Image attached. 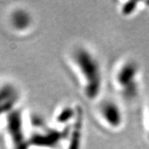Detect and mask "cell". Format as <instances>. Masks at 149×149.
Masks as SVG:
<instances>
[{
  "label": "cell",
  "mask_w": 149,
  "mask_h": 149,
  "mask_svg": "<svg viewBox=\"0 0 149 149\" xmlns=\"http://www.w3.org/2000/svg\"><path fill=\"white\" fill-rule=\"evenodd\" d=\"M68 62L84 97L91 102L99 100L104 89V70L96 54L90 47L78 45L70 51Z\"/></svg>",
  "instance_id": "6da1fadb"
},
{
  "label": "cell",
  "mask_w": 149,
  "mask_h": 149,
  "mask_svg": "<svg viewBox=\"0 0 149 149\" xmlns=\"http://www.w3.org/2000/svg\"><path fill=\"white\" fill-rule=\"evenodd\" d=\"M142 74L139 64L133 59H124L115 67L113 74L114 88L127 101H134L140 95Z\"/></svg>",
  "instance_id": "7a4b0ae2"
},
{
  "label": "cell",
  "mask_w": 149,
  "mask_h": 149,
  "mask_svg": "<svg viewBox=\"0 0 149 149\" xmlns=\"http://www.w3.org/2000/svg\"><path fill=\"white\" fill-rule=\"evenodd\" d=\"M96 114L102 125L111 131H118L124 125L125 117L123 108L114 100H100L96 108Z\"/></svg>",
  "instance_id": "3957f363"
},
{
  "label": "cell",
  "mask_w": 149,
  "mask_h": 149,
  "mask_svg": "<svg viewBox=\"0 0 149 149\" xmlns=\"http://www.w3.org/2000/svg\"><path fill=\"white\" fill-rule=\"evenodd\" d=\"M8 128L14 149H30V143L25 137L21 113L18 110H13L9 113L8 116Z\"/></svg>",
  "instance_id": "277c9868"
},
{
  "label": "cell",
  "mask_w": 149,
  "mask_h": 149,
  "mask_svg": "<svg viewBox=\"0 0 149 149\" xmlns=\"http://www.w3.org/2000/svg\"><path fill=\"white\" fill-rule=\"evenodd\" d=\"M18 99V93L12 85L0 86V109L7 112L10 110Z\"/></svg>",
  "instance_id": "5b68a950"
},
{
  "label": "cell",
  "mask_w": 149,
  "mask_h": 149,
  "mask_svg": "<svg viewBox=\"0 0 149 149\" xmlns=\"http://www.w3.org/2000/svg\"><path fill=\"white\" fill-rule=\"evenodd\" d=\"M13 22L14 26L20 30H24L28 27L31 23V17L27 12L17 10L13 16Z\"/></svg>",
  "instance_id": "8992f818"
},
{
  "label": "cell",
  "mask_w": 149,
  "mask_h": 149,
  "mask_svg": "<svg viewBox=\"0 0 149 149\" xmlns=\"http://www.w3.org/2000/svg\"><path fill=\"white\" fill-rule=\"evenodd\" d=\"M139 3L138 2H127L121 7V13L124 16H130L133 13L137 12Z\"/></svg>",
  "instance_id": "52a82bcc"
},
{
  "label": "cell",
  "mask_w": 149,
  "mask_h": 149,
  "mask_svg": "<svg viewBox=\"0 0 149 149\" xmlns=\"http://www.w3.org/2000/svg\"><path fill=\"white\" fill-rule=\"evenodd\" d=\"M143 125L144 129L146 131V133L148 135V138L149 139V103L145 108L143 113Z\"/></svg>",
  "instance_id": "ba28073f"
},
{
  "label": "cell",
  "mask_w": 149,
  "mask_h": 149,
  "mask_svg": "<svg viewBox=\"0 0 149 149\" xmlns=\"http://www.w3.org/2000/svg\"><path fill=\"white\" fill-rule=\"evenodd\" d=\"M2 113H3V112H2V111H1V110H0V114H1Z\"/></svg>",
  "instance_id": "9c48e42d"
}]
</instances>
